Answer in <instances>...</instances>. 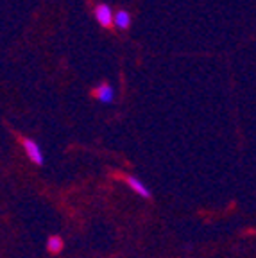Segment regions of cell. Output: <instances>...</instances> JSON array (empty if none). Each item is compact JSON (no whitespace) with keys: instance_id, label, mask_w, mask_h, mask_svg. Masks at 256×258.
Masks as SVG:
<instances>
[{"instance_id":"obj_1","label":"cell","mask_w":256,"mask_h":258,"mask_svg":"<svg viewBox=\"0 0 256 258\" xmlns=\"http://www.w3.org/2000/svg\"><path fill=\"white\" fill-rule=\"evenodd\" d=\"M93 15H95V20L99 22L100 27L109 29L113 25V15H115V11L108 4H97L95 9H93Z\"/></svg>"},{"instance_id":"obj_2","label":"cell","mask_w":256,"mask_h":258,"mask_svg":"<svg viewBox=\"0 0 256 258\" xmlns=\"http://www.w3.org/2000/svg\"><path fill=\"white\" fill-rule=\"evenodd\" d=\"M22 144H24V149H25V154H27V158L32 161V163H36V165H43V153H41L40 145L36 144L34 140H31V138H24L22 140Z\"/></svg>"},{"instance_id":"obj_3","label":"cell","mask_w":256,"mask_h":258,"mask_svg":"<svg viewBox=\"0 0 256 258\" xmlns=\"http://www.w3.org/2000/svg\"><path fill=\"white\" fill-rule=\"evenodd\" d=\"M93 95L99 102L102 104H111L113 99H115V90L108 85V83H100L95 90H93Z\"/></svg>"},{"instance_id":"obj_4","label":"cell","mask_w":256,"mask_h":258,"mask_svg":"<svg viewBox=\"0 0 256 258\" xmlns=\"http://www.w3.org/2000/svg\"><path fill=\"white\" fill-rule=\"evenodd\" d=\"M125 183H127L129 188H131L135 194H138L140 198H144V199L151 198V190H149V186L145 185L142 179H138L136 176H125Z\"/></svg>"},{"instance_id":"obj_5","label":"cell","mask_w":256,"mask_h":258,"mask_svg":"<svg viewBox=\"0 0 256 258\" xmlns=\"http://www.w3.org/2000/svg\"><path fill=\"white\" fill-rule=\"evenodd\" d=\"M131 22H133L131 13H127L125 9H120V11H116L113 15V25L116 29H120V31H127L131 27Z\"/></svg>"},{"instance_id":"obj_6","label":"cell","mask_w":256,"mask_h":258,"mask_svg":"<svg viewBox=\"0 0 256 258\" xmlns=\"http://www.w3.org/2000/svg\"><path fill=\"white\" fill-rule=\"evenodd\" d=\"M47 249L50 251V253H59V251L63 249V240H61V237H50L48 238Z\"/></svg>"}]
</instances>
